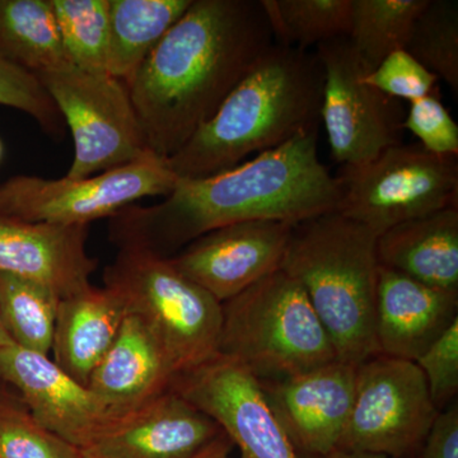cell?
Wrapping results in <instances>:
<instances>
[{"instance_id": "obj_1", "label": "cell", "mask_w": 458, "mask_h": 458, "mask_svg": "<svg viewBox=\"0 0 458 458\" xmlns=\"http://www.w3.org/2000/svg\"><path fill=\"white\" fill-rule=\"evenodd\" d=\"M318 129L247 159L231 170L179 179L159 203L131 205L110 218L117 246L172 258L214 229L251 221L300 225L336 212L340 188L322 164Z\"/></svg>"}, {"instance_id": "obj_2", "label": "cell", "mask_w": 458, "mask_h": 458, "mask_svg": "<svg viewBox=\"0 0 458 458\" xmlns=\"http://www.w3.org/2000/svg\"><path fill=\"white\" fill-rule=\"evenodd\" d=\"M274 44L261 0H192L125 83L147 149L179 152Z\"/></svg>"}, {"instance_id": "obj_3", "label": "cell", "mask_w": 458, "mask_h": 458, "mask_svg": "<svg viewBox=\"0 0 458 458\" xmlns=\"http://www.w3.org/2000/svg\"><path fill=\"white\" fill-rule=\"evenodd\" d=\"M322 89L316 53L276 42L167 164L179 179H204L318 129Z\"/></svg>"}, {"instance_id": "obj_4", "label": "cell", "mask_w": 458, "mask_h": 458, "mask_svg": "<svg viewBox=\"0 0 458 458\" xmlns=\"http://www.w3.org/2000/svg\"><path fill=\"white\" fill-rule=\"evenodd\" d=\"M378 237L340 213L324 214L295 225L280 265L306 292L337 360L357 367L379 354L375 334Z\"/></svg>"}, {"instance_id": "obj_5", "label": "cell", "mask_w": 458, "mask_h": 458, "mask_svg": "<svg viewBox=\"0 0 458 458\" xmlns=\"http://www.w3.org/2000/svg\"><path fill=\"white\" fill-rule=\"evenodd\" d=\"M219 354L259 381L302 375L337 360L306 292L278 269L222 304Z\"/></svg>"}, {"instance_id": "obj_6", "label": "cell", "mask_w": 458, "mask_h": 458, "mask_svg": "<svg viewBox=\"0 0 458 458\" xmlns=\"http://www.w3.org/2000/svg\"><path fill=\"white\" fill-rule=\"evenodd\" d=\"M106 288L138 316L165 352L174 377L219 354L222 303L174 269L170 260L135 247H120L104 271Z\"/></svg>"}, {"instance_id": "obj_7", "label": "cell", "mask_w": 458, "mask_h": 458, "mask_svg": "<svg viewBox=\"0 0 458 458\" xmlns=\"http://www.w3.org/2000/svg\"><path fill=\"white\" fill-rule=\"evenodd\" d=\"M337 213L367 225L377 234L387 229L458 207V161L438 157L419 143L397 144L372 161L344 165Z\"/></svg>"}, {"instance_id": "obj_8", "label": "cell", "mask_w": 458, "mask_h": 458, "mask_svg": "<svg viewBox=\"0 0 458 458\" xmlns=\"http://www.w3.org/2000/svg\"><path fill=\"white\" fill-rule=\"evenodd\" d=\"M177 181L167 159L152 152L86 179L18 174L0 183V214L29 222L89 225L113 218L140 199L167 197Z\"/></svg>"}, {"instance_id": "obj_9", "label": "cell", "mask_w": 458, "mask_h": 458, "mask_svg": "<svg viewBox=\"0 0 458 458\" xmlns=\"http://www.w3.org/2000/svg\"><path fill=\"white\" fill-rule=\"evenodd\" d=\"M36 77L73 138V162L66 177L86 179L131 164L150 152L123 81L74 66Z\"/></svg>"}, {"instance_id": "obj_10", "label": "cell", "mask_w": 458, "mask_h": 458, "mask_svg": "<svg viewBox=\"0 0 458 458\" xmlns=\"http://www.w3.org/2000/svg\"><path fill=\"white\" fill-rule=\"evenodd\" d=\"M438 414L415 361L373 355L358 366L354 403L337 450L419 458Z\"/></svg>"}, {"instance_id": "obj_11", "label": "cell", "mask_w": 458, "mask_h": 458, "mask_svg": "<svg viewBox=\"0 0 458 458\" xmlns=\"http://www.w3.org/2000/svg\"><path fill=\"white\" fill-rule=\"evenodd\" d=\"M324 68L319 120L327 131L334 161L360 165L388 148L403 143L406 111L366 82L369 66L346 36L316 47Z\"/></svg>"}, {"instance_id": "obj_12", "label": "cell", "mask_w": 458, "mask_h": 458, "mask_svg": "<svg viewBox=\"0 0 458 458\" xmlns=\"http://www.w3.org/2000/svg\"><path fill=\"white\" fill-rule=\"evenodd\" d=\"M170 388L212 418L241 458H300L267 408L258 379L232 358L218 354L174 377Z\"/></svg>"}, {"instance_id": "obj_13", "label": "cell", "mask_w": 458, "mask_h": 458, "mask_svg": "<svg viewBox=\"0 0 458 458\" xmlns=\"http://www.w3.org/2000/svg\"><path fill=\"white\" fill-rule=\"evenodd\" d=\"M295 225L282 221L225 225L192 241L168 260L223 304L280 269Z\"/></svg>"}, {"instance_id": "obj_14", "label": "cell", "mask_w": 458, "mask_h": 458, "mask_svg": "<svg viewBox=\"0 0 458 458\" xmlns=\"http://www.w3.org/2000/svg\"><path fill=\"white\" fill-rule=\"evenodd\" d=\"M357 366L334 360L302 375L259 381L267 408L300 457L337 450L354 403Z\"/></svg>"}, {"instance_id": "obj_15", "label": "cell", "mask_w": 458, "mask_h": 458, "mask_svg": "<svg viewBox=\"0 0 458 458\" xmlns=\"http://www.w3.org/2000/svg\"><path fill=\"white\" fill-rule=\"evenodd\" d=\"M0 381L14 388L38 423L82 452L113 419L105 403L49 355L16 344L0 349Z\"/></svg>"}, {"instance_id": "obj_16", "label": "cell", "mask_w": 458, "mask_h": 458, "mask_svg": "<svg viewBox=\"0 0 458 458\" xmlns=\"http://www.w3.org/2000/svg\"><path fill=\"white\" fill-rule=\"evenodd\" d=\"M222 433L212 418L168 388L114 415L83 452L102 458H191Z\"/></svg>"}, {"instance_id": "obj_17", "label": "cell", "mask_w": 458, "mask_h": 458, "mask_svg": "<svg viewBox=\"0 0 458 458\" xmlns=\"http://www.w3.org/2000/svg\"><path fill=\"white\" fill-rule=\"evenodd\" d=\"M89 228L0 214V273L47 286L60 300L86 291L98 269L87 250Z\"/></svg>"}, {"instance_id": "obj_18", "label": "cell", "mask_w": 458, "mask_h": 458, "mask_svg": "<svg viewBox=\"0 0 458 458\" xmlns=\"http://www.w3.org/2000/svg\"><path fill=\"white\" fill-rule=\"evenodd\" d=\"M458 321V294L379 265L375 334L379 354L417 361Z\"/></svg>"}, {"instance_id": "obj_19", "label": "cell", "mask_w": 458, "mask_h": 458, "mask_svg": "<svg viewBox=\"0 0 458 458\" xmlns=\"http://www.w3.org/2000/svg\"><path fill=\"white\" fill-rule=\"evenodd\" d=\"M174 378L156 337L138 316L128 313L113 345L93 370L89 388L114 417L165 393Z\"/></svg>"}, {"instance_id": "obj_20", "label": "cell", "mask_w": 458, "mask_h": 458, "mask_svg": "<svg viewBox=\"0 0 458 458\" xmlns=\"http://www.w3.org/2000/svg\"><path fill=\"white\" fill-rule=\"evenodd\" d=\"M381 267L458 294V207L401 223L379 234Z\"/></svg>"}, {"instance_id": "obj_21", "label": "cell", "mask_w": 458, "mask_h": 458, "mask_svg": "<svg viewBox=\"0 0 458 458\" xmlns=\"http://www.w3.org/2000/svg\"><path fill=\"white\" fill-rule=\"evenodd\" d=\"M123 301L111 289L90 285L60 300L51 352L54 361L89 387L90 376L111 348L125 316Z\"/></svg>"}, {"instance_id": "obj_22", "label": "cell", "mask_w": 458, "mask_h": 458, "mask_svg": "<svg viewBox=\"0 0 458 458\" xmlns=\"http://www.w3.org/2000/svg\"><path fill=\"white\" fill-rule=\"evenodd\" d=\"M191 2L108 0L107 73L128 82Z\"/></svg>"}, {"instance_id": "obj_23", "label": "cell", "mask_w": 458, "mask_h": 458, "mask_svg": "<svg viewBox=\"0 0 458 458\" xmlns=\"http://www.w3.org/2000/svg\"><path fill=\"white\" fill-rule=\"evenodd\" d=\"M0 59L33 75L72 66L50 0H0Z\"/></svg>"}, {"instance_id": "obj_24", "label": "cell", "mask_w": 458, "mask_h": 458, "mask_svg": "<svg viewBox=\"0 0 458 458\" xmlns=\"http://www.w3.org/2000/svg\"><path fill=\"white\" fill-rule=\"evenodd\" d=\"M428 0H352L346 38L370 72L397 50L405 49L410 32Z\"/></svg>"}, {"instance_id": "obj_25", "label": "cell", "mask_w": 458, "mask_h": 458, "mask_svg": "<svg viewBox=\"0 0 458 458\" xmlns=\"http://www.w3.org/2000/svg\"><path fill=\"white\" fill-rule=\"evenodd\" d=\"M59 302L47 286L0 273V318L21 348L49 355Z\"/></svg>"}, {"instance_id": "obj_26", "label": "cell", "mask_w": 458, "mask_h": 458, "mask_svg": "<svg viewBox=\"0 0 458 458\" xmlns=\"http://www.w3.org/2000/svg\"><path fill=\"white\" fill-rule=\"evenodd\" d=\"M274 40L283 47L309 50L348 36L352 0H261Z\"/></svg>"}, {"instance_id": "obj_27", "label": "cell", "mask_w": 458, "mask_h": 458, "mask_svg": "<svg viewBox=\"0 0 458 458\" xmlns=\"http://www.w3.org/2000/svg\"><path fill=\"white\" fill-rule=\"evenodd\" d=\"M69 62L89 73H107L108 0H50Z\"/></svg>"}, {"instance_id": "obj_28", "label": "cell", "mask_w": 458, "mask_h": 458, "mask_svg": "<svg viewBox=\"0 0 458 458\" xmlns=\"http://www.w3.org/2000/svg\"><path fill=\"white\" fill-rule=\"evenodd\" d=\"M405 51L458 95V3L428 0L411 32Z\"/></svg>"}, {"instance_id": "obj_29", "label": "cell", "mask_w": 458, "mask_h": 458, "mask_svg": "<svg viewBox=\"0 0 458 458\" xmlns=\"http://www.w3.org/2000/svg\"><path fill=\"white\" fill-rule=\"evenodd\" d=\"M0 458H83L82 451L38 423L0 381Z\"/></svg>"}, {"instance_id": "obj_30", "label": "cell", "mask_w": 458, "mask_h": 458, "mask_svg": "<svg viewBox=\"0 0 458 458\" xmlns=\"http://www.w3.org/2000/svg\"><path fill=\"white\" fill-rule=\"evenodd\" d=\"M0 106L32 117L49 134L60 135L64 120L36 75L0 59Z\"/></svg>"}, {"instance_id": "obj_31", "label": "cell", "mask_w": 458, "mask_h": 458, "mask_svg": "<svg viewBox=\"0 0 458 458\" xmlns=\"http://www.w3.org/2000/svg\"><path fill=\"white\" fill-rule=\"evenodd\" d=\"M403 131L418 138L419 144L434 156L458 157V125L443 105L439 89L426 98L410 102Z\"/></svg>"}, {"instance_id": "obj_32", "label": "cell", "mask_w": 458, "mask_h": 458, "mask_svg": "<svg viewBox=\"0 0 458 458\" xmlns=\"http://www.w3.org/2000/svg\"><path fill=\"white\" fill-rule=\"evenodd\" d=\"M364 80L388 98L409 104L438 89V78L405 50L386 57Z\"/></svg>"}, {"instance_id": "obj_33", "label": "cell", "mask_w": 458, "mask_h": 458, "mask_svg": "<svg viewBox=\"0 0 458 458\" xmlns=\"http://www.w3.org/2000/svg\"><path fill=\"white\" fill-rule=\"evenodd\" d=\"M415 363L426 377L433 405L439 412L447 409L458 394V321Z\"/></svg>"}, {"instance_id": "obj_34", "label": "cell", "mask_w": 458, "mask_h": 458, "mask_svg": "<svg viewBox=\"0 0 458 458\" xmlns=\"http://www.w3.org/2000/svg\"><path fill=\"white\" fill-rule=\"evenodd\" d=\"M419 458H458V403L439 412Z\"/></svg>"}, {"instance_id": "obj_35", "label": "cell", "mask_w": 458, "mask_h": 458, "mask_svg": "<svg viewBox=\"0 0 458 458\" xmlns=\"http://www.w3.org/2000/svg\"><path fill=\"white\" fill-rule=\"evenodd\" d=\"M233 447V443L223 432L191 458H232Z\"/></svg>"}, {"instance_id": "obj_36", "label": "cell", "mask_w": 458, "mask_h": 458, "mask_svg": "<svg viewBox=\"0 0 458 458\" xmlns=\"http://www.w3.org/2000/svg\"><path fill=\"white\" fill-rule=\"evenodd\" d=\"M300 458H394L381 454H370V452L335 450L327 456L321 457H300Z\"/></svg>"}, {"instance_id": "obj_37", "label": "cell", "mask_w": 458, "mask_h": 458, "mask_svg": "<svg viewBox=\"0 0 458 458\" xmlns=\"http://www.w3.org/2000/svg\"><path fill=\"white\" fill-rule=\"evenodd\" d=\"M11 337H9L7 330H5L4 325H3L2 318H0V349L12 344Z\"/></svg>"}, {"instance_id": "obj_38", "label": "cell", "mask_w": 458, "mask_h": 458, "mask_svg": "<svg viewBox=\"0 0 458 458\" xmlns=\"http://www.w3.org/2000/svg\"><path fill=\"white\" fill-rule=\"evenodd\" d=\"M83 458H102L98 456H95V454H87V452H82Z\"/></svg>"}, {"instance_id": "obj_39", "label": "cell", "mask_w": 458, "mask_h": 458, "mask_svg": "<svg viewBox=\"0 0 458 458\" xmlns=\"http://www.w3.org/2000/svg\"><path fill=\"white\" fill-rule=\"evenodd\" d=\"M2 156H3V144H2V141H0V159H2Z\"/></svg>"}]
</instances>
